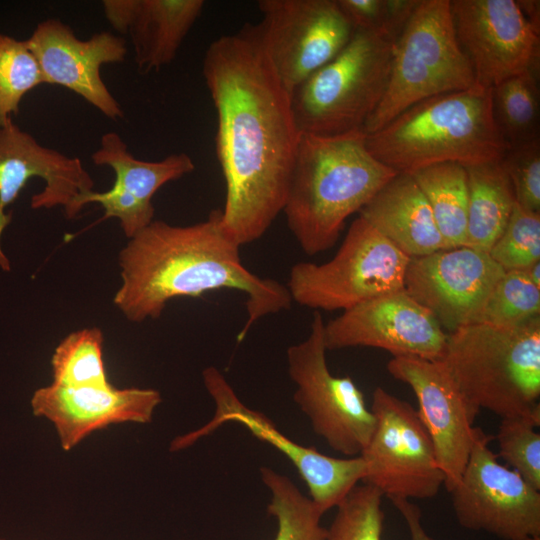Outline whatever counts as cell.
Segmentation results:
<instances>
[{"mask_svg":"<svg viewBox=\"0 0 540 540\" xmlns=\"http://www.w3.org/2000/svg\"><path fill=\"white\" fill-rule=\"evenodd\" d=\"M202 72L216 110V153L226 185L222 224L242 246L262 237L282 212L301 133L257 25L211 42Z\"/></svg>","mask_w":540,"mask_h":540,"instance_id":"obj_1","label":"cell"},{"mask_svg":"<svg viewBox=\"0 0 540 540\" xmlns=\"http://www.w3.org/2000/svg\"><path fill=\"white\" fill-rule=\"evenodd\" d=\"M239 248L224 230L219 209L189 226L153 220L119 254L122 283L113 302L129 321L142 322L159 318L173 298L237 290L247 295L240 342L257 320L289 309L292 298L287 286L247 269Z\"/></svg>","mask_w":540,"mask_h":540,"instance_id":"obj_2","label":"cell"},{"mask_svg":"<svg viewBox=\"0 0 540 540\" xmlns=\"http://www.w3.org/2000/svg\"><path fill=\"white\" fill-rule=\"evenodd\" d=\"M365 139L362 129L300 134L282 212L305 254L332 248L346 220L398 174L373 157Z\"/></svg>","mask_w":540,"mask_h":540,"instance_id":"obj_3","label":"cell"},{"mask_svg":"<svg viewBox=\"0 0 540 540\" xmlns=\"http://www.w3.org/2000/svg\"><path fill=\"white\" fill-rule=\"evenodd\" d=\"M366 147L398 174L455 162L501 160L509 146L493 117L492 88L478 84L422 100L366 134Z\"/></svg>","mask_w":540,"mask_h":540,"instance_id":"obj_4","label":"cell"},{"mask_svg":"<svg viewBox=\"0 0 540 540\" xmlns=\"http://www.w3.org/2000/svg\"><path fill=\"white\" fill-rule=\"evenodd\" d=\"M441 361L478 410L540 422V317L517 326L460 327L447 333Z\"/></svg>","mask_w":540,"mask_h":540,"instance_id":"obj_5","label":"cell"},{"mask_svg":"<svg viewBox=\"0 0 540 540\" xmlns=\"http://www.w3.org/2000/svg\"><path fill=\"white\" fill-rule=\"evenodd\" d=\"M396 37L355 30L344 49L292 93L296 125L303 134L333 136L363 128L389 80Z\"/></svg>","mask_w":540,"mask_h":540,"instance_id":"obj_6","label":"cell"},{"mask_svg":"<svg viewBox=\"0 0 540 540\" xmlns=\"http://www.w3.org/2000/svg\"><path fill=\"white\" fill-rule=\"evenodd\" d=\"M475 84L455 35L450 0H420L395 41L385 93L362 130L373 133L422 100Z\"/></svg>","mask_w":540,"mask_h":540,"instance_id":"obj_7","label":"cell"},{"mask_svg":"<svg viewBox=\"0 0 540 540\" xmlns=\"http://www.w3.org/2000/svg\"><path fill=\"white\" fill-rule=\"evenodd\" d=\"M409 260L359 215L334 257L321 264H295L287 288L299 305L316 311H344L402 290Z\"/></svg>","mask_w":540,"mask_h":540,"instance_id":"obj_8","label":"cell"},{"mask_svg":"<svg viewBox=\"0 0 540 540\" xmlns=\"http://www.w3.org/2000/svg\"><path fill=\"white\" fill-rule=\"evenodd\" d=\"M324 321L315 311L308 336L288 347V374L296 385L293 399L313 431L346 456H359L375 425L362 391L350 376H335L326 361Z\"/></svg>","mask_w":540,"mask_h":540,"instance_id":"obj_9","label":"cell"},{"mask_svg":"<svg viewBox=\"0 0 540 540\" xmlns=\"http://www.w3.org/2000/svg\"><path fill=\"white\" fill-rule=\"evenodd\" d=\"M202 378L215 405L213 417L199 429L173 439L171 451L190 447L226 423L239 424L275 447L294 465L307 485L309 498L322 514L336 507L364 478L361 456L332 457L313 446L301 445L283 434L265 414L246 406L216 367L205 368Z\"/></svg>","mask_w":540,"mask_h":540,"instance_id":"obj_10","label":"cell"},{"mask_svg":"<svg viewBox=\"0 0 540 540\" xmlns=\"http://www.w3.org/2000/svg\"><path fill=\"white\" fill-rule=\"evenodd\" d=\"M370 410L375 425L359 455L365 464L361 482L389 499L436 496L444 474L417 410L382 387L373 391Z\"/></svg>","mask_w":540,"mask_h":540,"instance_id":"obj_11","label":"cell"},{"mask_svg":"<svg viewBox=\"0 0 540 540\" xmlns=\"http://www.w3.org/2000/svg\"><path fill=\"white\" fill-rule=\"evenodd\" d=\"M492 439L476 428L466 466L450 492L457 521L504 540L540 536V491L499 462Z\"/></svg>","mask_w":540,"mask_h":540,"instance_id":"obj_12","label":"cell"},{"mask_svg":"<svg viewBox=\"0 0 540 540\" xmlns=\"http://www.w3.org/2000/svg\"><path fill=\"white\" fill-rule=\"evenodd\" d=\"M259 36L289 94L336 57L355 29L337 0H260Z\"/></svg>","mask_w":540,"mask_h":540,"instance_id":"obj_13","label":"cell"},{"mask_svg":"<svg viewBox=\"0 0 540 540\" xmlns=\"http://www.w3.org/2000/svg\"><path fill=\"white\" fill-rule=\"evenodd\" d=\"M457 41L475 83L493 88L529 70H539L540 33L515 0H450Z\"/></svg>","mask_w":540,"mask_h":540,"instance_id":"obj_14","label":"cell"},{"mask_svg":"<svg viewBox=\"0 0 540 540\" xmlns=\"http://www.w3.org/2000/svg\"><path fill=\"white\" fill-rule=\"evenodd\" d=\"M447 332L404 289L364 301L324 323L328 350L372 347L392 357L441 360Z\"/></svg>","mask_w":540,"mask_h":540,"instance_id":"obj_15","label":"cell"},{"mask_svg":"<svg viewBox=\"0 0 540 540\" xmlns=\"http://www.w3.org/2000/svg\"><path fill=\"white\" fill-rule=\"evenodd\" d=\"M34 177L45 186L32 196L31 208L61 206L68 219L80 213V199L94 190V181L78 157L41 145L11 118L0 126V267L4 271L10 270V262L1 248V237L12 219L6 209Z\"/></svg>","mask_w":540,"mask_h":540,"instance_id":"obj_16","label":"cell"},{"mask_svg":"<svg viewBox=\"0 0 540 540\" xmlns=\"http://www.w3.org/2000/svg\"><path fill=\"white\" fill-rule=\"evenodd\" d=\"M387 370L415 394L418 416L433 443L444 486L451 492L466 466L480 410L464 396L441 360L392 357Z\"/></svg>","mask_w":540,"mask_h":540,"instance_id":"obj_17","label":"cell"},{"mask_svg":"<svg viewBox=\"0 0 540 540\" xmlns=\"http://www.w3.org/2000/svg\"><path fill=\"white\" fill-rule=\"evenodd\" d=\"M503 274L488 253L460 246L410 258L403 289L449 333L477 321Z\"/></svg>","mask_w":540,"mask_h":540,"instance_id":"obj_18","label":"cell"},{"mask_svg":"<svg viewBox=\"0 0 540 540\" xmlns=\"http://www.w3.org/2000/svg\"><path fill=\"white\" fill-rule=\"evenodd\" d=\"M26 44L39 63L45 84L71 90L109 119L123 118L120 104L101 77V67L124 61V37L102 31L81 40L70 26L50 18L37 24Z\"/></svg>","mask_w":540,"mask_h":540,"instance_id":"obj_19","label":"cell"},{"mask_svg":"<svg viewBox=\"0 0 540 540\" xmlns=\"http://www.w3.org/2000/svg\"><path fill=\"white\" fill-rule=\"evenodd\" d=\"M151 388L64 387L51 383L31 398L32 412L54 426L61 448L70 451L95 431L122 423L147 424L161 403Z\"/></svg>","mask_w":540,"mask_h":540,"instance_id":"obj_20","label":"cell"},{"mask_svg":"<svg viewBox=\"0 0 540 540\" xmlns=\"http://www.w3.org/2000/svg\"><path fill=\"white\" fill-rule=\"evenodd\" d=\"M97 166H108L114 174L113 186L106 192L91 191L80 199V206L99 203L104 209L101 221L115 217L129 239L148 226L154 218L152 198L165 184L195 169L192 158L176 153L160 161L135 158L116 132L101 136L99 147L91 154Z\"/></svg>","mask_w":540,"mask_h":540,"instance_id":"obj_21","label":"cell"},{"mask_svg":"<svg viewBox=\"0 0 540 540\" xmlns=\"http://www.w3.org/2000/svg\"><path fill=\"white\" fill-rule=\"evenodd\" d=\"M203 0H104L107 22L129 36L143 73L170 64L201 15Z\"/></svg>","mask_w":540,"mask_h":540,"instance_id":"obj_22","label":"cell"},{"mask_svg":"<svg viewBox=\"0 0 540 540\" xmlns=\"http://www.w3.org/2000/svg\"><path fill=\"white\" fill-rule=\"evenodd\" d=\"M409 258L448 249L427 199L410 174H397L359 211Z\"/></svg>","mask_w":540,"mask_h":540,"instance_id":"obj_23","label":"cell"},{"mask_svg":"<svg viewBox=\"0 0 540 540\" xmlns=\"http://www.w3.org/2000/svg\"><path fill=\"white\" fill-rule=\"evenodd\" d=\"M468 216L465 245L488 253L504 231L516 204L501 160L466 166Z\"/></svg>","mask_w":540,"mask_h":540,"instance_id":"obj_24","label":"cell"},{"mask_svg":"<svg viewBox=\"0 0 540 540\" xmlns=\"http://www.w3.org/2000/svg\"><path fill=\"white\" fill-rule=\"evenodd\" d=\"M410 175L427 199L446 246H464L468 216V176L465 166L445 162Z\"/></svg>","mask_w":540,"mask_h":540,"instance_id":"obj_25","label":"cell"},{"mask_svg":"<svg viewBox=\"0 0 540 540\" xmlns=\"http://www.w3.org/2000/svg\"><path fill=\"white\" fill-rule=\"evenodd\" d=\"M492 110L497 128L509 148L538 138V71H526L494 86Z\"/></svg>","mask_w":540,"mask_h":540,"instance_id":"obj_26","label":"cell"},{"mask_svg":"<svg viewBox=\"0 0 540 540\" xmlns=\"http://www.w3.org/2000/svg\"><path fill=\"white\" fill-rule=\"evenodd\" d=\"M260 476L271 495L267 512L277 524L274 540H326L323 514L289 477L266 466L260 468Z\"/></svg>","mask_w":540,"mask_h":540,"instance_id":"obj_27","label":"cell"},{"mask_svg":"<svg viewBox=\"0 0 540 540\" xmlns=\"http://www.w3.org/2000/svg\"><path fill=\"white\" fill-rule=\"evenodd\" d=\"M53 384L64 387H109L103 360V333L97 327L67 335L51 358Z\"/></svg>","mask_w":540,"mask_h":540,"instance_id":"obj_28","label":"cell"},{"mask_svg":"<svg viewBox=\"0 0 540 540\" xmlns=\"http://www.w3.org/2000/svg\"><path fill=\"white\" fill-rule=\"evenodd\" d=\"M540 317V287L523 270L504 271L475 323L517 326Z\"/></svg>","mask_w":540,"mask_h":540,"instance_id":"obj_29","label":"cell"},{"mask_svg":"<svg viewBox=\"0 0 540 540\" xmlns=\"http://www.w3.org/2000/svg\"><path fill=\"white\" fill-rule=\"evenodd\" d=\"M45 84L39 63L26 41L0 33V126L19 111L23 97Z\"/></svg>","mask_w":540,"mask_h":540,"instance_id":"obj_30","label":"cell"},{"mask_svg":"<svg viewBox=\"0 0 540 540\" xmlns=\"http://www.w3.org/2000/svg\"><path fill=\"white\" fill-rule=\"evenodd\" d=\"M383 494L369 484H357L336 506L326 540H381Z\"/></svg>","mask_w":540,"mask_h":540,"instance_id":"obj_31","label":"cell"},{"mask_svg":"<svg viewBox=\"0 0 540 540\" xmlns=\"http://www.w3.org/2000/svg\"><path fill=\"white\" fill-rule=\"evenodd\" d=\"M540 422L528 417L501 418L496 440L498 458L540 491Z\"/></svg>","mask_w":540,"mask_h":540,"instance_id":"obj_32","label":"cell"},{"mask_svg":"<svg viewBox=\"0 0 540 540\" xmlns=\"http://www.w3.org/2000/svg\"><path fill=\"white\" fill-rule=\"evenodd\" d=\"M488 254L504 271L525 270L540 261V213L516 203Z\"/></svg>","mask_w":540,"mask_h":540,"instance_id":"obj_33","label":"cell"},{"mask_svg":"<svg viewBox=\"0 0 540 540\" xmlns=\"http://www.w3.org/2000/svg\"><path fill=\"white\" fill-rule=\"evenodd\" d=\"M355 30L383 31L398 38L420 0H337Z\"/></svg>","mask_w":540,"mask_h":540,"instance_id":"obj_34","label":"cell"},{"mask_svg":"<svg viewBox=\"0 0 540 540\" xmlns=\"http://www.w3.org/2000/svg\"><path fill=\"white\" fill-rule=\"evenodd\" d=\"M501 162L516 203L540 213V138L510 147Z\"/></svg>","mask_w":540,"mask_h":540,"instance_id":"obj_35","label":"cell"},{"mask_svg":"<svg viewBox=\"0 0 540 540\" xmlns=\"http://www.w3.org/2000/svg\"><path fill=\"white\" fill-rule=\"evenodd\" d=\"M389 500L402 515L410 533V540H433L422 526L421 511L417 505L409 499L392 498Z\"/></svg>","mask_w":540,"mask_h":540,"instance_id":"obj_36","label":"cell"},{"mask_svg":"<svg viewBox=\"0 0 540 540\" xmlns=\"http://www.w3.org/2000/svg\"><path fill=\"white\" fill-rule=\"evenodd\" d=\"M518 4L530 24L540 31V5L535 0H518Z\"/></svg>","mask_w":540,"mask_h":540,"instance_id":"obj_37","label":"cell"},{"mask_svg":"<svg viewBox=\"0 0 540 540\" xmlns=\"http://www.w3.org/2000/svg\"><path fill=\"white\" fill-rule=\"evenodd\" d=\"M531 282L540 287V261L523 270Z\"/></svg>","mask_w":540,"mask_h":540,"instance_id":"obj_38","label":"cell"},{"mask_svg":"<svg viewBox=\"0 0 540 540\" xmlns=\"http://www.w3.org/2000/svg\"><path fill=\"white\" fill-rule=\"evenodd\" d=\"M523 540H540V536H530V537H527Z\"/></svg>","mask_w":540,"mask_h":540,"instance_id":"obj_39","label":"cell"},{"mask_svg":"<svg viewBox=\"0 0 540 540\" xmlns=\"http://www.w3.org/2000/svg\"><path fill=\"white\" fill-rule=\"evenodd\" d=\"M0 540H5V539H0Z\"/></svg>","mask_w":540,"mask_h":540,"instance_id":"obj_40","label":"cell"}]
</instances>
